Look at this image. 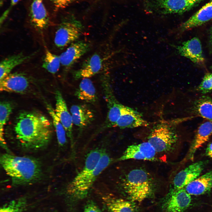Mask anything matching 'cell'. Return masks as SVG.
Listing matches in <instances>:
<instances>
[{"label": "cell", "mask_w": 212, "mask_h": 212, "mask_svg": "<svg viewBox=\"0 0 212 212\" xmlns=\"http://www.w3.org/2000/svg\"><path fill=\"white\" fill-rule=\"evenodd\" d=\"M90 48V44L83 41H75L71 43L66 50L59 56L61 64L64 70H69Z\"/></svg>", "instance_id": "cell-10"}, {"label": "cell", "mask_w": 212, "mask_h": 212, "mask_svg": "<svg viewBox=\"0 0 212 212\" xmlns=\"http://www.w3.org/2000/svg\"><path fill=\"white\" fill-rule=\"evenodd\" d=\"M16 145L24 151H34L45 148L51 139V123L44 115L24 112L17 117L14 127Z\"/></svg>", "instance_id": "cell-1"}, {"label": "cell", "mask_w": 212, "mask_h": 212, "mask_svg": "<svg viewBox=\"0 0 212 212\" xmlns=\"http://www.w3.org/2000/svg\"><path fill=\"white\" fill-rule=\"evenodd\" d=\"M73 123L80 130L90 125L94 120L93 110L85 104L72 105L70 109Z\"/></svg>", "instance_id": "cell-18"}, {"label": "cell", "mask_w": 212, "mask_h": 212, "mask_svg": "<svg viewBox=\"0 0 212 212\" xmlns=\"http://www.w3.org/2000/svg\"><path fill=\"white\" fill-rule=\"evenodd\" d=\"M84 212H102L101 210L92 200L88 201L86 203L84 208Z\"/></svg>", "instance_id": "cell-33"}, {"label": "cell", "mask_w": 212, "mask_h": 212, "mask_svg": "<svg viewBox=\"0 0 212 212\" xmlns=\"http://www.w3.org/2000/svg\"><path fill=\"white\" fill-rule=\"evenodd\" d=\"M0 162L14 185L33 184L39 181L42 177L41 163L35 158L18 156L8 153L1 155Z\"/></svg>", "instance_id": "cell-3"}, {"label": "cell", "mask_w": 212, "mask_h": 212, "mask_svg": "<svg viewBox=\"0 0 212 212\" xmlns=\"http://www.w3.org/2000/svg\"><path fill=\"white\" fill-rule=\"evenodd\" d=\"M178 136L174 128L165 123H160L151 130L148 141L158 153L168 155L175 149Z\"/></svg>", "instance_id": "cell-5"}, {"label": "cell", "mask_w": 212, "mask_h": 212, "mask_svg": "<svg viewBox=\"0 0 212 212\" xmlns=\"http://www.w3.org/2000/svg\"><path fill=\"white\" fill-rule=\"evenodd\" d=\"M180 54L198 65L203 64L205 62L202 45L200 39L194 37L183 42L177 47Z\"/></svg>", "instance_id": "cell-16"}, {"label": "cell", "mask_w": 212, "mask_h": 212, "mask_svg": "<svg viewBox=\"0 0 212 212\" xmlns=\"http://www.w3.org/2000/svg\"><path fill=\"white\" fill-rule=\"evenodd\" d=\"M212 188V170L199 176L184 188L190 195H199L206 193Z\"/></svg>", "instance_id": "cell-23"}, {"label": "cell", "mask_w": 212, "mask_h": 212, "mask_svg": "<svg viewBox=\"0 0 212 212\" xmlns=\"http://www.w3.org/2000/svg\"><path fill=\"white\" fill-rule=\"evenodd\" d=\"M102 86L108 111L105 121L101 127L102 130L115 127L121 112L123 105L117 100L113 92L108 75L104 74L102 77Z\"/></svg>", "instance_id": "cell-8"}, {"label": "cell", "mask_w": 212, "mask_h": 212, "mask_svg": "<svg viewBox=\"0 0 212 212\" xmlns=\"http://www.w3.org/2000/svg\"><path fill=\"white\" fill-rule=\"evenodd\" d=\"M76 0H50L53 5L55 11L66 8Z\"/></svg>", "instance_id": "cell-32"}, {"label": "cell", "mask_w": 212, "mask_h": 212, "mask_svg": "<svg viewBox=\"0 0 212 212\" xmlns=\"http://www.w3.org/2000/svg\"><path fill=\"white\" fill-rule=\"evenodd\" d=\"M212 135V122L208 121L198 127L189 150L187 158L193 160L196 151L206 143Z\"/></svg>", "instance_id": "cell-20"}, {"label": "cell", "mask_w": 212, "mask_h": 212, "mask_svg": "<svg viewBox=\"0 0 212 212\" xmlns=\"http://www.w3.org/2000/svg\"><path fill=\"white\" fill-rule=\"evenodd\" d=\"M103 59L100 55L95 53L82 62L80 67L72 72L74 79L89 78L99 73L102 69Z\"/></svg>", "instance_id": "cell-15"}, {"label": "cell", "mask_w": 212, "mask_h": 212, "mask_svg": "<svg viewBox=\"0 0 212 212\" xmlns=\"http://www.w3.org/2000/svg\"><path fill=\"white\" fill-rule=\"evenodd\" d=\"M203 0H152L147 2L146 9L163 14H182L189 11Z\"/></svg>", "instance_id": "cell-7"}, {"label": "cell", "mask_w": 212, "mask_h": 212, "mask_svg": "<svg viewBox=\"0 0 212 212\" xmlns=\"http://www.w3.org/2000/svg\"><path fill=\"white\" fill-rule=\"evenodd\" d=\"M56 104L55 113L64 127L67 136L71 141L72 147L74 145L72 117L69 111L67 104L61 92L57 90L55 92Z\"/></svg>", "instance_id": "cell-14"}, {"label": "cell", "mask_w": 212, "mask_h": 212, "mask_svg": "<svg viewBox=\"0 0 212 212\" xmlns=\"http://www.w3.org/2000/svg\"><path fill=\"white\" fill-rule=\"evenodd\" d=\"M13 107L11 104L6 101L1 102L0 104V137L1 144L3 147L8 150L4 137V126L8 120Z\"/></svg>", "instance_id": "cell-28"}, {"label": "cell", "mask_w": 212, "mask_h": 212, "mask_svg": "<svg viewBox=\"0 0 212 212\" xmlns=\"http://www.w3.org/2000/svg\"><path fill=\"white\" fill-rule=\"evenodd\" d=\"M46 107L47 111L52 119L58 144L60 146H63L67 143V135L65 130L51 105L47 104Z\"/></svg>", "instance_id": "cell-27"}, {"label": "cell", "mask_w": 212, "mask_h": 212, "mask_svg": "<svg viewBox=\"0 0 212 212\" xmlns=\"http://www.w3.org/2000/svg\"><path fill=\"white\" fill-rule=\"evenodd\" d=\"M212 19V0L202 6L180 27L181 30L185 31L201 26Z\"/></svg>", "instance_id": "cell-19"}, {"label": "cell", "mask_w": 212, "mask_h": 212, "mask_svg": "<svg viewBox=\"0 0 212 212\" xmlns=\"http://www.w3.org/2000/svg\"><path fill=\"white\" fill-rule=\"evenodd\" d=\"M194 113L198 116L212 122V98L203 96L194 102L193 107Z\"/></svg>", "instance_id": "cell-26"}, {"label": "cell", "mask_w": 212, "mask_h": 212, "mask_svg": "<svg viewBox=\"0 0 212 212\" xmlns=\"http://www.w3.org/2000/svg\"><path fill=\"white\" fill-rule=\"evenodd\" d=\"M24 206V200H13L1 207L0 212H23Z\"/></svg>", "instance_id": "cell-30"}, {"label": "cell", "mask_w": 212, "mask_h": 212, "mask_svg": "<svg viewBox=\"0 0 212 212\" xmlns=\"http://www.w3.org/2000/svg\"><path fill=\"white\" fill-rule=\"evenodd\" d=\"M35 53L25 55L21 52L3 59L0 63V80L9 74L15 67L31 58Z\"/></svg>", "instance_id": "cell-24"}, {"label": "cell", "mask_w": 212, "mask_h": 212, "mask_svg": "<svg viewBox=\"0 0 212 212\" xmlns=\"http://www.w3.org/2000/svg\"><path fill=\"white\" fill-rule=\"evenodd\" d=\"M31 80L26 74L21 72L10 73L0 80L1 91L22 93L29 87Z\"/></svg>", "instance_id": "cell-12"}, {"label": "cell", "mask_w": 212, "mask_h": 212, "mask_svg": "<svg viewBox=\"0 0 212 212\" xmlns=\"http://www.w3.org/2000/svg\"><path fill=\"white\" fill-rule=\"evenodd\" d=\"M158 153L148 141L128 146L117 161L130 159L156 161L158 160Z\"/></svg>", "instance_id": "cell-9"}, {"label": "cell", "mask_w": 212, "mask_h": 212, "mask_svg": "<svg viewBox=\"0 0 212 212\" xmlns=\"http://www.w3.org/2000/svg\"><path fill=\"white\" fill-rule=\"evenodd\" d=\"M210 69H212V65H211L210 66Z\"/></svg>", "instance_id": "cell-37"}, {"label": "cell", "mask_w": 212, "mask_h": 212, "mask_svg": "<svg viewBox=\"0 0 212 212\" xmlns=\"http://www.w3.org/2000/svg\"><path fill=\"white\" fill-rule=\"evenodd\" d=\"M141 114L130 107L123 105L115 127L120 129L133 128L148 125Z\"/></svg>", "instance_id": "cell-17"}, {"label": "cell", "mask_w": 212, "mask_h": 212, "mask_svg": "<svg viewBox=\"0 0 212 212\" xmlns=\"http://www.w3.org/2000/svg\"><path fill=\"white\" fill-rule=\"evenodd\" d=\"M111 158L101 149H96L87 154L82 169L69 183L67 191L73 199L85 198L98 176L111 163Z\"/></svg>", "instance_id": "cell-2"}, {"label": "cell", "mask_w": 212, "mask_h": 212, "mask_svg": "<svg viewBox=\"0 0 212 212\" xmlns=\"http://www.w3.org/2000/svg\"><path fill=\"white\" fill-rule=\"evenodd\" d=\"M211 212H212V211Z\"/></svg>", "instance_id": "cell-38"}, {"label": "cell", "mask_w": 212, "mask_h": 212, "mask_svg": "<svg viewBox=\"0 0 212 212\" xmlns=\"http://www.w3.org/2000/svg\"><path fill=\"white\" fill-rule=\"evenodd\" d=\"M30 19L31 23L36 28L45 29L49 23V17L42 0H33L31 6Z\"/></svg>", "instance_id": "cell-21"}, {"label": "cell", "mask_w": 212, "mask_h": 212, "mask_svg": "<svg viewBox=\"0 0 212 212\" xmlns=\"http://www.w3.org/2000/svg\"><path fill=\"white\" fill-rule=\"evenodd\" d=\"M196 90L203 94L212 92V73H208L205 74Z\"/></svg>", "instance_id": "cell-31"}, {"label": "cell", "mask_w": 212, "mask_h": 212, "mask_svg": "<svg viewBox=\"0 0 212 212\" xmlns=\"http://www.w3.org/2000/svg\"><path fill=\"white\" fill-rule=\"evenodd\" d=\"M205 153L207 156L212 159V142L208 145Z\"/></svg>", "instance_id": "cell-34"}, {"label": "cell", "mask_w": 212, "mask_h": 212, "mask_svg": "<svg viewBox=\"0 0 212 212\" xmlns=\"http://www.w3.org/2000/svg\"><path fill=\"white\" fill-rule=\"evenodd\" d=\"M83 29L81 22L73 14H70L60 24L55 32V45L61 49L71 44L79 38Z\"/></svg>", "instance_id": "cell-6"}, {"label": "cell", "mask_w": 212, "mask_h": 212, "mask_svg": "<svg viewBox=\"0 0 212 212\" xmlns=\"http://www.w3.org/2000/svg\"><path fill=\"white\" fill-rule=\"evenodd\" d=\"M191 195L184 188H173L168 193L164 206L167 212H184L190 206Z\"/></svg>", "instance_id": "cell-11"}, {"label": "cell", "mask_w": 212, "mask_h": 212, "mask_svg": "<svg viewBox=\"0 0 212 212\" xmlns=\"http://www.w3.org/2000/svg\"><path fill=\"white\" fill-rule=\"evenodd\" d=\"M60 64L59 56L54 54L46 49L42 62V67L49 72L54 74L59 71Z\"/></svg>", "instance_id": "cell-29"}, {"label": "cell", "mask_w": 212, "mask_h": 212, "mask_svg": "<svg viewBox=\"0 0 212 212\" xmlns=\"http://www.w3.org/2000/svg\"><path fill=\"white\" fill-rule=\"evenodd\" d=\"M74 95L78 99L87 103L94 104L97 100L95 87L89 78L82 79Z\"/></svg>", "instance_id": "cell-25"}, {"label": "cell", "mask_w": 212, "mask_h": 212, "mask_svg": "<svg viewBox=\"0 0 212 212\" xmlns=\"http://www.w3.org/2000/svg\"><path fill=\"white\" fill-rule=\"evenodd\" d=\"M207 162L200 161L193 163L179 172L175 176L173 183L174 189L185 187L200 176Z\"/></svg>", "instance_id": "cell-13"}, {"label": "cell", "mask_w": 212, "mask_h": 212, "mask_svg": "<svg viewBox=\"0 0 212 212\" xmlns=\"http://www.w3.org/2000/svg\"><path fill=\"white\" fill-rule=\"evenodd\" d=\"M102 199L107 212H138L134 203L130 200L110 195L103 196Z\"/></svg>", "instance_id": "cell-22"}, {"label": "cell", "mask_w": 212, "mask_h": 212, "mask_svg": "<svg viewBox=\"0 0 212 212\" xmlns=\"http://www.w3.org/2000/svg\"><path fill=\"white\" fill-rule=\"evenodd\" d=\"M209 45L210 49L212 51V26L210 29L209 38Z\"/></svg>", "instance_id": "cell-35"}, {"label": "cell", "mask_w": 212, "mask_h": 212, "mask_svg": "<svg viewBox=\"0 0 212 212\" xmlns=\"http://www.w3.org/2000/svg\"><path fill=\"white\" fill-rule=\"evenodd\" d=\"M19 0H10L11 6L15 5L19 2Z\"/></svg>", "instance_id": "cell-36"}, {"label": "cell", "mask_w": 212, "mask_h": 212, "mask_svg": "<svg viewBox=\"0 0 212 212\" xmlns=\"http://www.w3.org/2000/svg\"><path fill=\"white\" fill-rule=\"evenodd\" d=\"M158 181L147 169L136 167L130 168L124 173L119 184L130 201L140 203L153 193Z\"/></svg>", "instance_id": "cell-4"}]
</instances>
